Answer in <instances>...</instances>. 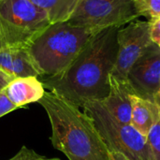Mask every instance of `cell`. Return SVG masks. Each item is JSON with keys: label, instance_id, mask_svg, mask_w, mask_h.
<instances>
[{"label": "cell", "instance_id": "1", "mask_svg": "<svg viewBox=\"0 0 160 160\" xmlns=\"http://www.w3.org/2000/svg\"><path fill=\"white\" fill-rule=\"evenodd\" d=\"M118 28L108 27L97 32L66 69L43 78L44 88L79 108L106 98L117 57Z\"/></svg>", "mask_w": 160, "mask_h": 160}, {"label": "cell", "instance_id": "2", "mask_svg": "<svg viewBox=\"0 0 160 160\" xmlns=\"http://www.w3.org/2000/svg\"><path fill=\"white\" fill-rule=\"evenodd\" d=\"M38 103L50 119L55 149L69 160H109L110 151L93 121L79 107L52 92H45Z\"/></svg>", "mask_w": 160, "mask_h": 160}, {"label": "cell", "instance_id": "3", "mask_svg": "<svg viewBox=\"0 0 160 160\" xmlns=\"http://www.w3.org/2000/svg\"><path fill=\"white\" fill-rule=\"evenodd\" d=\"M96 33L68 21L55 22L38 34L26 48L40 77H51L66 69Z\"/></svg>", "mask_w": 160, "mask_h": 160}, {"label": "cell", "instance_id": "4", "mask_svg": "<svg viewBox=\"0 0 160 160\" xmlns=\"http://www.w3.org/2000/svg\"><path fill=\"white\" fill-rule=\"evenodd\" d=\"M82 110L93 121L110 152L122 154L129 160H151L146 137L131 125L116 120L100 100L85 103Z\"/></svg>", "mask_w": 160, "mask_h": 160}, {"label": "cell", "instance_id": "5", "mask_svg": "<svg viewBox=\"0 0 160 160\" xmlns=\"http://www.w3.org/2000/svg\"><path fill=\"white\" fill-rule=\"evenodd\" d=\"M147 16L142 0H80L68 22L96 32Z\"/></svg>", "mask_w": 160, "mask_h": 160}, {"label": "cell", "instance_id": "6", "mask_svg": "<svg viewBox=\"0 0 160 160\" xmlns=\"http://www.w3.org/2000/svg\"><path fill=\"white\" fill-rule=\"evenodd\" d=\"M50 24L47 13L30 0H0V29L9 47L27 46Z\"/></svg>", "mask_w": 160, "mask_h": 160}, {"label": "cell", "instance_id": "7", "mask_svg": "<svg viewBox=\"0 0 160 160\" xmlns=\"http://www.w3.org/2000/svg\"><path fill=\"white\" fill-rule=\"evenodd\" d=\"M151 21L137 19L118 28V52L110 78L128 82V75L135 62L152 44Z\"/></svg>", "mask_w": 160, "mask_h": 160}, {"label": "cell", "instance_id": "8", "mask_svg": "<svg viewBox=\"0 0 160 160\" xmlns=\"http://www.w3.org/2000/svg\"><path fill=\"white\" fill-rule=\"evenodd\" d=\"M128 82L137 97L155 101L160 94V47L152 42L132 66Z\"/></svg>", "mask_w": 160, "mask_h": 160}, {"label": "cell", "instance_id": "9", "mask_svg": "<svg viewBox=\"0 0 160 160\" xmlns=\"http://www.w3.org/2000/svg\"><path fill=\"white\" fill-rule=\"evenodd\" d=\"M134 96L136 95L128 82H118L110 78V93L100 101L116 120L130 125Z\"/></svg>", "mask_w": 160, "mask_h": 160}, {"label": "cell", "instance_id": "10", "mask_svg": "<svg viewBox=\"0 0 160 160\" xmlns=\"http://www.w3.org/2000/svg\"><path fill=\"white\" fill-rule=\"evenodd\" d=\"M0 69L11 78L40 77L26 46L0 49Z\"/></svg>", "mask_w": 160, "mask_h": 160}, {"label": "cell", "instance_id": "11", "mask_svg": "<svg viewBox=\"0 0 160 160\" xmlns=\"http://www.w3.org/2000/svg\"><path fill=\"white\" fill-rule=\"evenodd\" d=\"M3 92L17 108H21L29 103L38 102L46 91L38 77L29 76L12 79Z\"/></svg>", "mask_w": 160, "mask_h": 160}, {"label": "cell", "instance_id": "12", "mask_svg": "<svg viewBox=\"0 0 160 160\" xmlns=\"http://www.w3.org/2000/svg\"><path fill=\"white\" fill-rule=\"evenodd\" d=\"M159 118V111L155 101H150L137 96L133 97L130 125L140 134L146 137Z\"/></svg>", "mask_w": 160, "mask_h": 160}, {"label": "cell", "instance_id": "13", "mask_svg": "<svg viewBox=\"0 0 160 160\" xmlns=\"http://www.w3.org/2000/svg\"><path fill=\"white\" fill-rule=\"evenodd\" d=\"M43 9L51 23L66 22L75 10L80 0H30Z\"/></svg>", "mask_w": 160, "mask_h": 160}, {"label": "cell", "instance_id": "14", "mask_svg": "<svg viewBox=\"0 0 160 160\" xmlns=\"http://www.w3.org/2000/svg\"><path fill=\"white\" fill-rule=\"evenodd\" d=\"M151 160H160V118L154 124L146 136Z\"/></svg>", "mask_w": 160, "mask_h": 160}, {"label": "cell", "instance_id": "15", "mask_svg": "<svg viewBox=\"0 0 160 160\" xmlns=\"http://www.w3.org/2000/svg\"><path fill=\"white\" fill-rule=\"evenodd\" d=\"M8 160H60L58 158H48L42 156L38 155L33 150L28 149L27 147H22V149L10 159Z\"/></svg>", "mask_w": 160, "mask_h": 160}, {"label": "cell", "instance_id": "16", "mask_svg": "<svg viewBox=\"0 0 160 160\" xmlns=\"http://www.w3.org/2000/svg\"><path fill=\"white\" fill-rule=\"evenodd\" d=\"M142 2L150 21L160 18V0H142Z\"/></svg>", "mask_w": 160, "mask_h": 160}, {"label": "cell", "instance_id": "17", "mask_svg": "<svg viewBox=\"0 0 160 160\" xmlns=\"http://www.w3.org/2000/svg\"><path fill=\"white\" fill-rule=\"evenodd\" d=\"M17 109L18 108L8 99L6 94L3 91L0 92V117Z\"/></svg>", "mask_w": 160, "mask_h": 160}, {"label": "cell", "instance_id": "18", "mask_svg": "<svg viewBox=\"0 0 160 160\" xmlns=\"http://www.w3.org/2000/svg\"><path fill=\"white\" fill-rule=\"evenodd\" d=\"M150 36L152 41L160 47V18L151 20Z\"/></svg>", "mask_w": 160, "mask_h": 160}, {"label": "cell", "instance_id": "19", "mask_svg": "<svg viewBox=\"0 0 160 160\" xmlns=\"http://www.w3.org/2000/svg\"><path fill=\"white\" fill-rule=\"evenodd\" d=\"M12 79L13 78H11L10 76H8L0 69V92H2L5 89V87L10 82Z\"/></svg>", "mask_w": 160, "mask_h": 160}, {"label": "cell", "instance_id": "20", "mask_svg": "<svg viewBox=\"0 0 160 160\" xmlns=\"http://www.w3.org/2000/svg\"><path fill=\"white\" fill-rule=\"evenodd\" d=\"M109 160H129L128 158H127L125 156H123L122 154L119 153H112L110 152V158Z\"/></svg>", "mask_w": 160, "mask_h": 160}, {"label": "cell", "instance_id": "21", "mask_svg": "<svg viewBox=\"0 0 160 160\" xmlns=\"http://www.w3.org/2000/svg\"><path fill=\"white\" fill-rule=\"evenodd\" d=\"M7 47H9L8 44V41L2 32V30L0 29V49H3V48H7Z\"/></svg>", "mask_w": 160, "mask_h": 160}, {"label": "cell", "instance_id": "22", "mask_svg": "<svg viewBox=\"0 0 160 160\" xmlns=\"http://www.w3.org/2000/svg\"><path fill=\"white\" fill-rule=\"evenodd\" d=\"M155 102L157 103L158 105V111H159V114H160V95L157 96L156 98H155Z\"/></svg>", "mask_w": 160, "mask_h": 160}, {"label": "cell", "instance_id": "23", "mask_svg": "<svg viewBox=\"0 0 160 160\" xmlns=\"http://www.w3.org/2000/svg\"><path fill=\"white\" fill-rule=\"evenodd\" d=\"M159 95H160V94H159Z\"/></svg>", "mask_w": 160, "mask_h": 160}]
</instances>
